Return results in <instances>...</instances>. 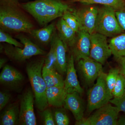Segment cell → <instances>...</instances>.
I'll use <instances>...</instances> for the list:
<instances>
[{
  "mask_svg": "<svg viewBox=\"0 0 125 125\" xmlns=\"http://www.w3.org/2000/svg\"><path fill=\"white\" fill-rule=\"evenodd\" d=\"M21 0H0V28L9 33L29 34L34 26L21 5Z\"/></svg>",
  "mask_w": 125,
  "mask_h": 125,
  "instance_id": "obj_1",
  "label": "cell"
},
{
  "mask_svg": "<svg viewBox=\"0 0 125 125\" xmlns=\"http://www.w3.org/2000/svg\"><path fill=\"white\" fill-rule=\"evenodd\" d=\"M70 2L62 0H34L21 2V5L40 27H43L56 18L62 17L66 11L72 10Z\"/></svg>",
  "mask_w": 125,
  "mask_h": 125,
  "instance_id": "obj_2",
  "label": "cell"
},
{
  "mask_svg": "<svg viewBox=\"0 0 125 125\" xmlns=\"http://www.w3.org/2000/svg\"><path fill=\"white\" fill-rule=\"evenodd\" d=\"M45 58L29 62L26 66L28 77L34 96L36 107L42 112L48 107L46 92L47 87L42 75Z\"/></svg>",
  "mask_w": 125,
  "mask_h": 125,
  "instance_id": "obj_3",
  "label": "cell"
},
{
  "mask_svg": "<svg viewBox=\"0 0 125 125\" xmlns=\"http://www.w3.org/2000/svg\"><path fill=\"white\" fill-rule=\"evenodd\" d=\"M15 38L24 45L23 48L15 47L5 43L2 45V52L12 61L24 62L33 56L43 55L46 54V52L23 33L17 34Z\"/></svg>",
  "mask_w": 125,
  "mask_h": 125,
  "instance_id": "obj_4",
  "label": "cell"
},
{
  "mask_svg": "<svg viewBox=\"0 0 125 125\" xmlns=\"http://www.w3.org/2000/svg\"><path fill=\"white\" fill-rule=\"evenodd\" d=\"M115 11L109 6L98 7L95 32L111 38L123 32L124 31L118 23Z\"/></svg>",
  "mask_w": 125,
  "mask_h": 125,
  "instance_id": "obj_5",
  "label": "cell"
},
{
  "mask_svg": "<svg viewBox=\"0 0 125 125\" xmlns=\"http://www.w3.org/2000/svg\"><path fill=\"white\" fill-rule=\"evenodd\" d=\"M106 75L103 71L101 72L96 83L88 92L87 108L89 113L108 103L113 98L107 85Z\"/></svg>",
  "mask_w": 125,
  "mask_h": 125,
  "instance_id": "obj_6",
  "label": "cell"
},
{
  "mask_svg": "<svg viewBox=\"0 0 125 125\" xmlns=\"http://www.w3.org/2000/svg\"><path fill=\"white\" fill-rule=\"evenodd\" d=\"M34 96L31 88H28L21 95L20 103L19 125H37L34 111Z\"/></svg>",
  "mask_w": 125,
  "mask_h": 125,
  "instance_id": "obj_7",
  "label": "cell"
},
{
  "mask_svg": "<svg viewBox=\"0 0 125 125\" xmlns=\"http://www.w3.org/2000/svg\"><path fill=\"white\" fill-rule=\"evenodd\" d=\"M120 111L116 106L108 103L86 118L87 125H117Z\"/></svg>",
  "mask_w": 125,
  "mask_h": 125,
  "instance_id": "obj_8",
  "label": "cell"
},
{
  "mask_svg": "<svg viewBox=\"0 0 125 125\" xmlns=\"http://www.w3.org/2000/svg\"><path fill=\"white\" fill-rule=\"evenodd\" d=\"M88 5L79 9L73 8L71 11L78 20L80 30L91 34L95 32L98 7L92 5Z\"/></svg>",
  "mask_w": 125,
  "mask_h": 125,
  "instance_id": "obj_9",
  "label": "cell"
},
{
  "mask_svg": "<svg viewBox=\"0 0 125 125\" xmlns=\"http://www.w3.org/2000/svg\"><path fill=\"white\" fill-rule=\"evenodd\" d=\"M107 38L95 32L91 34L90 57L102 64L112 55Z\"/></svg>",
  "mask_w": 125,
  "mask_h": 125,
  "instance_id": "obj_10",
  "label": "cell"
},
{
  "mask_svg": "<svg viewBox=\"0 0 125 125\" xmlns=\"http://www.w3.org/2000/svg\"><path fill=\"white\" fill-rule=\"evenodd\" d=\"M90 47L91 34L80 30L76 32L73 44L69 47L74 61L78 62L82 58L90 57Z\"/></svg>",
  "mask_w": 125,
  "mask_h": 125,
  "instance_id": "obj_11",
  "label": "cell"
},
{
  "mask_svg": "<svg viewBox=\"0 0 125 125\" xmlns=\"http://www.w3.org/2000/svg\"><path fill=\"white\" fill-rule=\"evenodd\" d=\"M78 66L84 83L88 85L93 84L103 71L102 64L90 57L82 58L78 61Z\"/></svg>",
  "mask_w": 125,
  "mask_h": 125,
  "instance_id": "obj_12",
  "label": "cell"
},
{
  "mask_svg": "<svg viewBox=\"0 0 125 125\" xmlns=\"http://www.w3.org/2000/svg\"><path fill=\"white\" fill-rule=\"evenodd\" d=\"M24 80L22 74L10 65H5L0 74L1 84L15 91H19L21 89Z\"/></svg>",
  "mask_w": 125,
  "mask_h": 125,
  "instance_id": "obj_13",
  "label": "cell"
},
{
  "mask_svg": "<svg viewBox=\"0 0 125 125\" xmlns=\"http://www.w3.org/2000/svg\"><path fill=\"white\" fill-rule=\"evenodd\" d=\"M51 43L54 47L56 58V69L62 75L66 73L67 67L66 52L68 47L59 37L56 32Z\"/></svg>",
  "mask_w": 125,
  "mask_h": 125,
  "instance_id": "obj_14",
  "label": "cell"
},
{
  "mask_svg": "<svg viewBox=\"0 0 125 125\" xmlns=\"http://www.w3.org/2000/svg\"><path fill=\"white\" fill-rule=\"evenodd\" d=\"M74 61L73 57L71 55L67 60L66 76L64 80V88L67 94L76 92L82 94L84 90L78 81Z\"/></svg>",
  "mask_w": 125,
  "mask_h": 125,
  "instance_id": "obj_15",
  "label": "cell"
},
{
  "mask_svg": "<svg viewBox=\"0 0 125 125\" xmlns=\"http://www.w3.org/2000/svg\"><path fill=\"white\" fill-rule=\"evenodd\" d=\"M64 106L72 113L76 121L83 118L84 105L83 99L78 92L67 94Z\"/></svg>",
  "mask_w": 125,
  "mask_h": 125,
  "instance_id": "obj_16",
  "label": "cell"
},
{
  "mask_svg": "<svg viewBox=\"0 0 125 125\" xmlns=\"http://www.w3.org/2000/svg\"><path fill=\"white\" fill-rule=\"evenodd\" d=\"M56 29V23L53 22L40 29L32 30L29 34L40 43L47 45L51 43Z\"/></svg>",
  "mask_w": 125,
  "mask_h": 125,
  "instance_id": "obj_17",
  "label": "cell"
},
{
  "mask_svg": "<svg viewBox=\"0 0 125 125\" xmlns=\"http://www.w3.org/2000/svg\"><path fill=\"white\" fill-rule=\"evenodd\" d=\"M67 93L64 87L47 88L46 95L48 105L60 108L64 106Z\"/></svg>",
  "mask_w": 125,
  "mask_h": 125,
  "instance_id": "obj_18",
  "label": "cell"
},
{
  "mask_svg": "<svg viewBox=\"0 0 125 125\" xmlns=\"http://www.w3.org/2000/svg\"><path fill=\"white\" fill-rule=\"evenodd\" d=\"M20 105L18 102L7 106L0 116L1 125H15L19 124Z\"/></svg>",
  "mask_w": 125,
  "mask_h": 125,
  "instance_id": "obj_19",
  "label": "cell"
},
{
  "mask_svg": "<svg viewBox=\"0 0 125 125\" xmlns=\"http://www.w3.org/2000/svg\"><path fill=\"white\" fill-rule=\"evenodd\" d=\"M56 27L60 38L67 47L71 46L75 39L76 32L66 24L62 17L56 23Z\"/></svg>",
  "mask_w": 125,
  "mask_h": 125,
  "instance_id": "obj_20",
  "label": "cell"
},
{
  "mask_svg": "<svg viewBox=\"0 0 125 125\" xmlns=\"http://www.w3.org/2000/svg\"><path fill=\"white\" fill-rule=\"evenodd\" d=\"M109 45L115 58L125 57V33H121L112 38Z\"/></svg>",
  "mask_w": 125,
  "mask_h": 125,
  "instance_id": "obj_21",
  "label": "cell"
},
{
  "mask_svg": "<svg viewBox=\"0 0 125 125\" xmlns=\"http://www.w3.org/2000/svg\"><path fill=\"white\" fill-rule=\"evenodd\" d=\"M42 75L47 88L56 86L64 87V80L62 75L57 71L48 70L43 67Z\"/></svg>",
  "mask_w": 125,
  "mask_h": 125,
  "instance_id": "obj_22",
  "label": "cell"
},
{
  "mask_svg": "<svg viewBox=\"0 0 125 125\" xmlns=\"http://www.w3.org/2000/svg\"><path fill=\"white\" fill-rule=\"evenodd\" d=\"M67 1L71 3L80 2L87 5L98 4L112 7L116 11L125 9V0H67Z\"/></svg>",
  "mask_w": 125,
  "mask_h": 125,
  "instance_id": "obj_23",
  "label": "cell"
},
{
  "mask_svg": "<svg viewBox=\"0 0 125 125\" xmlns=\"http://www.w3.org/2000/svg\"><path fill=\"white\" fill-rule=\"evenodd\" d=\"M50 51L45 58L43 67L48 70H56V58L54 47L51 43Z\"/></svg>",
  "mask_w": 125,
  "mask_h": 125,
  "instance_id": "obj_24",
  "label": "cell"
},
{
  "mask_svg": "<svg viewBox=\"0 0 125 125\" xmlns=\"http://www.w3.org/2000/svg\"><path fill=\"white\" fill-rule=\"evenodd\" d=\"M120 73L119 68H113L109 70L108 73L107 74L106 83L109 92L112 95L113 89Z\"/></svg>",
  "mask_w": 125,
  "mask_h": 125,
  "instance_id": "obj_25",
  "label": "cell"
},
{
  "mask_svg": "<svg viewBox=\"0 0 125 125\" xmlns=\"http://www.w3.org/2000/svg\"><path fill=\"white\" fill-rule=\"evenodd\" d=\"M125 93V80L123 75L120 73L113 89V96L114 98H119L122 97Z\"/></svg>",
  "mask_w": 125,
  "mask_h": 125,
  "instance_id": "obj_26",
  "label": "cell"
},
{
  "mask_svg": "<svg viewBox=\"0 0 125 125\" xmlns=\"http://www.w3.org/2000/svg\"><path fill=\"white\" fill-rule=\"evenodd\" d=\"M71 11V10L66 11L62 18L69 27L77 32L80 30L79 24L76 16Z\"/></svg>",
  "mask_w": 125,
  "mask_h": 125,
  "instance_id": "obj_27",
  "label": "cell"
},
{
  "mask_svg": "<svg viewBox=\"0 0 125 125\" xmlns=\"http://www.w3.org/2000/svg\"><path fill=\"white\" fill-rule=\"evenodd\" d=\"M54 116L56 125H68L69 124V118L64 109L58 108L56 109Z\"/></svg>",
  "mask_w": 125,
  "mask_h": 125,
  "instance_id": "obj_28",
  "label": "cell"
},
{
  "mask_svg": "<svg viewBox=\"0 0 125 125\" xmlns=\"http://www.w3.org/2000/svg\"><path fill=\"white\" fill-rule=\"evenodd\" d=\"M0 42L5 43L15 47L23 48L24 45L20 42L13 38L7 32L0 29Z\"/></svg>",
  "mask_w": 125,
  "mask_h": 125,
  "instance_id": "obj_29",
  "label": "cell"
},
{
  "mask_svg": "<svg viewBox=\"0 0 125 125\" xmlns=\"http://www.w3.org/2000/svg\"><path fill=\"white\" fill-rule=\"evenodd\" d=\"M42 118L43 125H56L54 115L51 110L49 108H46L42 112H40Z\"/></svg>",
  "mask_w": 125,
  "mask_h": 125,
  "instance_id": "obj_30",
  "label": "cell"
},
{
  "mask_svg": "<svg viewBox=\"0 0 125 125\" xmlns=\"http://www.w3.org/2000/svg\"><path fill=\"white\" fill-rule=\"evenodd\" d=\"M109 102L117 107L120 112H123L125 113V93L122 97L119 98H113Z\"/></svg>",
  "mask_w": 125,
  "mask_h": 125,
  "instance_id": "obj_31",
  "label": "cell"
},
{
  "mask_svg": "<svg viewBox=\"0 0 125 125\" xmlns=\"http://www.w3.org/2000/svg\"><path fill=\"white\" fill-rule=\"evenodd\" d=\"M11 94L7 91L0 92V111L5 107L11 98Z\"/></svg>",
  "mask_w": 125,
  "mask_h": 125,
  "instance_id": "obj_32",
  "label": "cell"
},
{
  "mask_svg": "<svg viewBox=\"0 0 125 125\" xmlns=\"http://www.w3.org/2000/svg\"><path fill=\"white\" fill-rule=\"evenodd\" d=\"M116 16L121 27L125 31V9L115 11Z\"/></svg>",
  "mask_w": 125,
  "mask_h": 125,
  "instance_id": "obj_33",
  "label": "cell"
},
{
  "mask_svg": "<svg viewBox=\"0 0 125 125\" xmlns=\"http://www.w3.org/2000/svg\"><path fill=\"white\" fill-rule=\"evenodd\" d=\"M119 65L120 73L122 74L125 80V57L115 58Z\"/></svg>",
  "mask_w": 125,
  "mask_h": 125,
  "instance_id": "obj_34",
  "label": "cell"
},
{
  "mask_svg": "<svg viewBox=\"0 0 125 125\" xmlns=\"http://www.w3.org/2000/svg\"><path fill=\"white\" fill-rule=\"evenodd\" d=\"M117 125H125V116H121L118 119Z\"/></svg>",
  "mask_w": 125,
  "mask_h": 125,
  "instance_id": "obj_35",
  "label": "cell"
},
{
  "mask_svg": "<svg viewBox=\"0 0 125 125\" xmlns=\"http://www.w3.org/2000/svg\"><path fill=\"white\" fill-rule=\"evenodd\" d=\"M7 61V59L6 58H1L0 59V69L5 66V64Z\"/></svg>",
  "mask_w": 125,
  "mask_h": 125,
  "instance_id": "obj_36",
  "label": "cell"
},
{
  "mask_svg": "<svg viewBox=\"0 0 125 125\" xmlns=\"http://www.w3.org/2000/svg\"><path fill=\"white\" fill-rule=\"evenodd\" d=\"M22 0L27 1V0Z\"/></svg>",
  "mask_w": 125,
  "mask_h": 125,
  "instance_id": "obj_37",
  "label": "cell"
},
{
  "mask_svg": "<svg viewBox=\"0 0 125 125\" xmlns=\"http://www.w3.org/2000/svg\"></svg>",
  "mask_w": 125,
  "mask_h": 125,
  "instance_id": "obj_38",
  "label": "cell"
}]
</instances>
